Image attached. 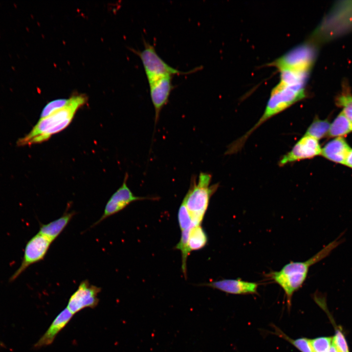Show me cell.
<instances>
[{"label":"cell","instance_id":"obj_1","mask_svg":"<svg viewBox=\"0 0 352 352\" xmlns=\"http://www.w3.org/2000/svg\"><path fill=\"white\" fill-rule=\"evenodd\" d=\"M305 84L285 82L279 83L272 90L263 114L258 122L244 135L229 146L232 154L240 151L249 136L267 120L285 110L306 97Z\"/></svg>","mask_w":352,"mask_h":352},{"label":"cell","instance_id":"obj_2","mask_svg":"<svg viewBox=\"0 0 352 352\" xmlns=\"http://www.w3.org/2000/svg\"><path fill=\"white\" fill-rule=\"evenodd\" d=\"M87 102V98L82 95L70 98L69 103L63 108L49 116L40 119L31 131L17 142L19 146L40 143L47 141L50 137L66 129L72 121L78 110Z\"/></svg>","mask_w":352,"mask_h":352},{"label":"cell","instance_id":"obj_3","mask_svg":"<svg viewBox=\"0 0 352 352\" xmlns=\"http://www.w3.org/2000/svg\"><path fill=\"white\" fill-rule=\"evenodd\" d=\"M341 237L330 242L317 254L305 262H291L279 271L271 273V278L284 290L288 308L291 305L293 293L305 281L309 267L328 256L342 240Z\"/></svg>","mask_w":352,"mask_h":352},{"label":"cell","instance_id":"obj_4","mask_svg":"<svg viewBox=\"0 0 352 352\" xmlns=\"http://www.w3.org/2000/svg\"><path fill=\"white\" fill-rule=\"evenodd\" d=\"M211 179V175L207 173L201 172L198 179L196 176H192L189 189L182 201L194 226L201 224L210 199L219 187V183L210 185Z\"/></svg>","mask_w":352,"mask_h":352},{"label":"cell","instance_id":"obj_5","mask_svg":"<svg viewBox=\"0 0 352 352\" xmlns=\"http://www.w3.org/2000/svg\"><path fill=\"white\" fill-rule=\"evenodd\" d=\"M315 56L314 48L308 44L304 43L293 48L270 65L277 67L279 71L289 70L309 73Z\"/></svg>","mask_w":352,"mask_h":352},{"label":"cell","instance_id":"obj_6","mask_svg":"<svg viewBox=\"0 0 352 352\" xmlns=\"http://www.w3.org/2000/svg\"><path fill=\"white\" fill-rule=\"evenodd\" d=\"M144 45L143 50L135 52L142 62L148 83L165 76L187 74L198 70L195 68L188 72L179 71L164 61L157 54L154 46L149 43L144 41Z\"/></svg>","mask_w":352,"mask_h":352},{"label":"cell","instance_id":"obj_7","mask_svg":"<svg viewBox=\"0 0 352 352\" xmlns=\"http://www.w3.org/2000/svg\"><path fill=\"white\" fill-rule=\"evenodd\" d=\"M52 242L39 233L30 239L25 245L21 264L10 280H15L30 265L43 260Z\"/></svg>","mask_w":352,"mask_h":352},{"label":"cell","instance_id":"obj_8","mask_svg":"<svg viewBox=\"0 0 352 352\" xmlns=\"http://www.w3.org/2000/svg\"><path fill=\"white\" fill-rule=\"evenodd\" d=\"M101 291V287L85 280L70 297L66 308L73 315L86 308H94L99 303L98 295Z\"/></svg>","mask_w":352,"mask_h":352},{"label":"cell","instance_id":"obj_9","mask_svg":"<svg viewBox=\"0 0 352 352\" xmlns=\"http://www.w3.org/2000/svg\"><path fill=\"white\" fill-rule=\"evenodd\" d=\"M321 150L318 140L304 134L290 151L281 157L278 165L282 167L288 163L312 158L320 155Z\"/></svg>","mask_w":352,"mask_h":352},{"label":"cell","instance_id":"obj_10","mask_svg":"<svg viewBox=\"0 0 352 352\" xmlns=\"http://www.w3.org/2000/svg\"><path fill=\"white\" fill-rule=\"evenodd\" d=\"M128 177V175L126 173L122 186L110 198L103 215L91 227H93L107 218L121 211L133 201L153 198L134 195L127 184Z\"/></svg>","mask_w":352,"mask_h":352},{"label":"cell","instance_id":"obj_11","mask_svg":"<svg viewBox=\"0 0 352 352\" xmlns=\"http://www.w3.org/2000/svg\"><path fill=\"white\" fill-rule=\"evenodd\" d=\"M172 76H165L149 83L150 96L154 112L155 126L157 124L162 108L167 103L173 89Z\"/></svg>","mask_w":352,"mask_h":352},{"label":"cell","instance_id":"obj_12","mask_svg":"<svg viewBox=\"0 0 352 352\" xmlns=\"http://www.w3.org/2000/svg\"><path fill=\"white\" fill-rule=\"evenodd\" d=\"M206 285L229 294H248L257 293L258 284L240 279H223Z\"/></svg>","mask_w":352,"mask_h":352},{"label":"cell","instance_id":"obj_13","mask_svg":"<svg viewBox=\"0 0 352 352\" xmlns=\"http://www.w3.org/2000/svg\"><path fill=\"white\" fill-rule=\"evenodd\" d=\"M73 314L66 308L53 321L47 330L35 344V348H40L51 344L57 335L68 324Z\"/></svg>","mask_w":352,"mask_h":352},{"label":"cell","instance_id":"obj_14","mask_svg":"<svg viewBox=\"0 0 352 352\" xmlns=\"http://www.w3.org/2000/svg\"><path fill=\"white\" fill-rule=\"evenodd\" d=\"M351 150L343 138L336 137L327 143L322 149L321 155L329 160L345 165Z\"/></svg>","mask_w":352,"mask_h":352},{"label":"cell","instance_id":"obj_15","mask_svg":"<svg viewBox=\"0 0 352 352\" xmlns=\"http://www.w3.org/2000/svg\"><path fill=\"white\" fill-rule=\"evenodd\" d=\"M74 211H66L58 219L45 224H41L38 233L53 242L66 227L73 217Z\"/></svg>","mask_w":352,"mask_h":352},{"label":"cell","instance_id":"obj_16","mask_svg":"<svg viewBox=\"0 0 352 352\" xmlns=\"http://www.w3.org/2000/svg\"><path fill=\"white\" fill-rule=\"evenodd\" d=\"M208 241L207 234L200 225L194 226L190 229L188 238L189 252L203 248Z\"/></svg>","mask_w":352,"mask_h":352},{"label":"cell","instance_id":"obj_17","mask_svg":"<svg viewBox=\"0 0 352 352\" xmlns=\"http://www.w3.org/2000/svg\"><path fill=\"white\" fill-rule=\"evenodd\" d=\"M352 132V123L342 111L330 124L328 134L331 137H342Z\"/></svg>","mask_w":352,"mask_h":352},{"label":"cell","instance_id":"obj_18","mask_svg":"<svg viewBox=\"0 0 352 352\" xmlns=\"http://www.w3.org/2000/svg\"><path fill=\"white\" fill-rule=\"evenodd\" d=\"M330 125V124L327 120L315 118L307 129L305 134L319 140L328 134Z\"/></svg>","mask_w":352,"mask_h":352},{"label":"cell","instance_id":"obj_19","mask_svg":"<svg viewBox=\"0 0 352 352\" xmlns=\"http://www.w3.org/2000/svg\"><path fill=\"white\" fill-rule=\"evenodd\" d=\"M275 333L289 342L301 352H313L310 339L305 337L292 339L279 329L275 328Z\"/></svg>","mask_w":352,"mask_h":352},{"label":"cell","instance_id":"obj_20","mask_svg":"<svg viewBox=\"0 0 352 352\" xmlns=\"http://www.w3.org/2000/svg\"><path fill=\"white\" fill-rule=\"evenodd\" d=\"M69 99H58L48 103L43 109L40 118H45L56 111L65 107L69 102Z\"/></svg>","mask_w":352,"mask_h":352},{"label":"cell","instance_id":"obj_21","mask_svg":"<svg viewBox=\"0 0 352 352\" xmlns=\"http://www.w3.org/2000/svg\"><path fill=\"white\" fill-rule=\"evenodd\" d=\"M332 338L319 337L310 339L313 352H329Z\"/></svg>","mask_w":352,"mask_h":352},{"label":"cell","instance_id":"obj_22","mask_svg":"<svg viewBox=\"0 0 352 352\" xmlns=\"http://www.w3.org/2000/svg\"><path fill=\"white\" fill-rule=\"evenodd\" d=\"M178 220L181 231L194 226L189 213L183 202L178 210Z\"/></svg>","mask_w":352,"mask_h":352},{"label":"cell","instance_id":"obj_23","mask_svg":"<svg viewBox=\"0 0 352 352\" xmlns=\"http://www.w3.org/2000/svg\"><path fill=\"white\" fill-rule=\"evenodd\" d=\"M336 103L343 108L342 112L352 123V96L349 94H342L337 98Z\"/></svg>","mask_w":352,"mask_h":352},{"label":"cell","instance_id":"obj_24","mask_svg":"<svg viewBox=\"0 0 352 352\" xmlns=\"http://www.w3.org/2000/svg\"><path fill=\"white\" fill-rule=\"evenodd\" d=\"M332 342L338 352H349L346 339L341 330H336Z\"/></svg>","mask_w":352,"mask_h":352},{"label":"cell","instance_id":"obj_25","mask_svg":"<svg viewBox=\"0 0 352 352\" xmlns=\"http://www.w3.org/2000/svg\"><path fill=\"white\" fill-rule=\"evenodd\" d=\"M345 165L352 168V149L348 155Z\"/></svg>","mask_w":352,"mask_h":352},{"label":"cell","instance_id":"obj_26","mask_svg":"<svg viewBox=\"0 0 352 352\" xmlns=\"http://www.w3.org/2000/svg\"><path fill=\"white\" fill-rule=\"evenodd\" d=\"M329 352H338L337 350L336 349L335 346L333 344L332 341V343H331Z\"/></svg>","mask_w":352,"mask_h":352},{"label":"cell","instance_id":"obj_27","mask_svg":"<svg viewBox=\"0 0 352 352\" xmlns=\"http://www.w3.org/2000/svg\"><path fill=\"white\" fill-rule=\"evenodd\" d=\"M1 345H2V344H1V342H0V346H1Z\"/></svg>","mask_w":352,"mask_h":352}]
</instances>
